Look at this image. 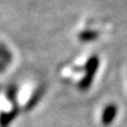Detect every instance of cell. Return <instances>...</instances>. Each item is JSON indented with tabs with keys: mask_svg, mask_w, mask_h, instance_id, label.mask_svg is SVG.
I'll use <instances>...</instances> for the list:
<instances>
[{
	"mask_svg": "<svg viewBox=\"0 0 127 127\" xmlns=\"http://www.w3.org/2000/svg\"><path fill=\"white\" fill-rule=\"evenodd\" d=\"M19 113V109L17 106H14V108L12 109L9 112H1L0 113V126L1 127H7L13 120L18 116Z\"/></svg>",
	"mask_w": 127,
	"mask_h": 127,
	"instance_id": "cell-3",
	"label": "cell"
},
{
	"mask_svg": "<svg viewBox=\"0 0 127 127\" xmlns=\"http://www.w3.org/2000/svg\"><path fill=\"white\" fill-rule=\"evenodd\" d=\"M118 113V107L114 104H109L105 107L104 111L102 113V119L101 122L104 126H108L114 121L116 116Z\"/></svg>",
	"mask_w": 127,
	"mask_h": 127,
	"instance_id": "cell-2",
	"label": "cell"
},
{
	"mask_svg": "<svg viewBox=\"0 0 127 127\" xmlns=\"http://www.w3.org/2000/svg\"><path fill=\"white\" fill-rule=\"evenodd\" d=\"M98 65H100V61H98V57L96 55L91 56L87 61L86 66H85V75L78 84V87L81 90H87L90 88V86L94 79L95 73L97 71Z\"/></svg>",
	"mask_w": 127,
	"mask_h": 127,
	"instance_id": "cell-1",
	"label": "cell"
},
{
	"mask_svg": "<svg viewBox=\"0 0 127 127\" xmlns=\"http://www.w3.org/2000/svg\"><path fill=\"white\" fill-rule=\"evenodd\" d=\"M6 97L9 98V101L11 103L15 104L16 103V98H17V87L15 85H11L6 91Z\"/></svg>",
	"mask_w": 127,
	"mask_h": 127,
	"instance_id": "cell-5",
	"label": "cell"
},
{
	"mask_svg": "<svg viewBox=\"0 0 127 127\" xmlns=\"http://www.w3.org/2000/svg\"><path fill=\"white\" fill-rule=\"evenodd\" d=\"M41 96V91L40 90H37L36 92L34 93V95L31 97V100H30V103H29V105H28V108H31L33 105H35L37 103V101L39 100V97Z\"/></svg>",
	"mask_w": 127,
	"mask_h": 127,
	"instance_id": "cell-6",
	"label": "cell"
},
{
	"mask_svg": "<svg viewBox=\"0 0 127 127\" xmlns=\"http://www.w3.org/2000/svg\"><path fill=\"white\" fill-rule=\"evenodd\" d=\"M98 37V33L96 31H84L79 34L78 38L81 39L83 42H89L93 41Z\"/></svg>",
	"mask_w": 127,
	"mask_h": 127,
	"instance_id": "cell-4",
	"label": "cell"
}]
</instances>
